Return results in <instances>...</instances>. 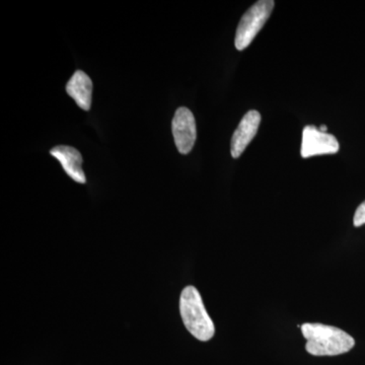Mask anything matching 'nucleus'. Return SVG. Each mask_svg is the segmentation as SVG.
I'll use <instances>...</instances> for the list:
<instances>
[{
	"mask_svg": "<svg viewBox=\"0 0 365 365\" xmlns=\"http://www.w3.org/2000/svg\"><path fill=\"white\" fill-rule=\"evenodd\" d=\"M66 91L81 109L85 111L91 109L93 83L86 72L81 71L74 72L71 81L67 83Z\"/></svg>",
	"mask_w": 365,
	"mask_h": 365,
	"instance_id": "nucleus-8",
	"label": "nucleus"
},
{
	"mask_svg": "<svg viewBox=\"0 0 365 365\" xmlns=\"http://www.w3.org/2000/svg\"><path fill=\"white\" fill-rule=\"evenodd\" d=\"M340 145L336 137L328 132H322L313 125L304 127L302 131V157L334 155L339 151Z\"/></svg>",
	"mask_w": 365,
	"mask_h": 365,
	"instance_id": "nucleus-4",
	"label": "nucleus"
},
{
	"mask_svg": "<svg viewBox=\"0 0 365 365\" xmlns=\"http://www.w3.org/2000/svg\"><path fill=\"white\" fill-rule=\"evenodd\" d=\"M319 130H321L322 132H327L326 125H322L321 128H319Z\"/></svg>",
	"mask_w": 365,
	"mask_h": 365,
	"instance_id": "nucleus-10",
	"label": "nucleus"
},
{
	"mask_svg": "<svg viewBox=\"0 0 365 365\" xmlns=\"http://www.w3.org/2000/svg\"><path fill=\"white\" fill-rule=\"evenodd\" d=\"M172 130L180 153L187 155L193 150L197 138L196 121L193 113L187 108H179L173 119Z\"/></svg>",
	"mask_w": 365,
	"mask_h": 365,
	"instance_id": "nucleus-5",
	"label": "nucleus"
},
{
	"mask_svg": "<svg viewBox=\"0 0 365 365\" xmlns=\"http://www.w3.org/2000/svg\"><path fill=\"white\" fill-rule=\"evenodd\" d=\"M180 313L184 325L196 339L211 340L215 336V327L206 311L202 297L194 287L182 289L180 297Z\"/></svg>",
	"mask_w": 365,
	"mask_h": 365,
	"instance_id": "nucleus-2",
	"label": "nucleus"
},
{
	"mask_svg": "<svg viewBox=\"0 0 365 365\" xmlns=\"http://www.w3.org/2000/svg\"><path fill=\"white\" fill-rule=\"evenodd\" d=\"M274 6L275 2L272 0H260L250 7L242 16L235 33V45L237 50L242 51L251 45L255 37L267 23Z\"/></svg>",
	"mask_w": 365,
	"mask_h": 365,
	"instance_id": "nucleus-3",
	"label": "nucleus"
},
{
	"mask_svg": "<svg viewBox=\"0 0 365 365\" xmlns=\"http://www.w3.org/2000/svg\"><path fill=\"white\" fill-rule=\"evenodd\" d=\"M302 333L307 339V351L314 356L344 354L355 345L352 336L333 326L306 323L302 326Z\"/></svg>",
	"mask_w": 365,
	"mask_h": 365,
	"instance_id": "nucleus-1",
	"label": "nucleus"
},
{
	"mask_svg": "<svg viewBox=\"0 0 365 365\" xmlns=\"http://www.w3.org/2000/svg\"><path fill=\"white\" fill-rule=\"evenodd\" d=\"M260 123L261 115L258 111L252 110L245 115L232 135V143H230V153L232 158L241 157L242 153L246 150L247 146L256 136Z\"/></svg>",
	"mask_w": 365,
	"mask_h": 365,
	"instance_id": "nucleus-6",
	"label": "nucleus"
},
{
	"mask_svg": "<svg viewBox=\"0 0 365 365\" xmlns=\"http://www.w3.org/2000/svg\"><path fill=\"white\" fill-rule=\"evenodd\" d=\"M52 157L56 158L64 170L73 181L86 184V178L83 170V157L78 150L71 146L59 145L50 150Z\"/></svg>",
	"mask_w": 365,
	"mask_h": 365,
	"instance_id": "nucleus-7",
	"label": "nucleus"
},
{
	"mask_svg": "<svg viewBox=\"0 0 365 365\" xmlns=\"http://www.w3.org/2000/svg\"><path fill=\"white\" fill-rule=\"evenodd\" d=\"M354 227H359L365 225V201L359 206L355 211L354 218H353Z\"/></svg>",
	"mask_w": 365,
	"mask_h": 365,
	"instance_id": "nucleus-9",
	"label": "nucleus"
}]
</instances>
